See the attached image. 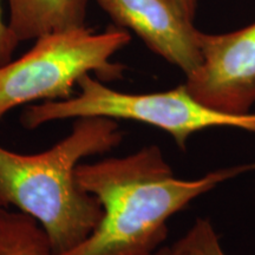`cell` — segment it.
<instances>
[{
	"mask_svg": "<svg viewBox=\"0 0 255 255\" xmlns=\"http://www.w3.org/2000/svg\"><path fill=\"white\" fill-rule=\"evenodd\" d=\"M130 40V32L117 26L102 32L83 26L39 37L25 55L0 66V122L18 107L69 100L87 75L102 82L121 79L126 68L113 58Z\"/></svg>",
	"mask_w": 255,
	"mask_h": 255,
	"instance_id": "cell-3",
	"label": "cell"
},
{
	"mask_svg": "<svg viewBox=\"0 0 255 255\" xmlns=\"http://www.w3.org/2000/svg\"><path fill=\"white\" fill-rule=\"evenodd\" d=\"M0 255H55L45 231L31 216L0 207Z\"/></svg>",
	"mask_w": 255,
	"mask_h": 255,
	"instance_id": "cell-8",
	"label": "cell"
},
{
	"mask_svg": "<svg viewBox=\"0 0 255 255\" xmlns=\"http://www.w3.org/2000/svg\"><path fill=\"white\" fill-rule=\"evenodd\" d=\"M255 170V162L219 169L196 180L174 175L157 145L123 157L82 162L76 177L100 201L101 221L81 244L60 255H149L168 235L167 222L219 184Z\"/></svg>",
	"mask_w": 255,
	"mask_h": 255,
	"instance_id": "cell-1",
	"label": "cell"
},
{
	"mask_svg": "<svg viewBox=\"0 0 255 255\" xmlns=\"http://www.w3.org/2000/svg\"><path fill=\"white\" fill-rule=\"evenodd\" d=\"M115 26L131 31L186 77L202 62V32L169 0H95Z\"/></svg>",
	"mask_w": 255,
	"mask_h": 255,
	"instance_id": "cell-6",
	"label": "cell"
},
{
	"mask_svg": "<svg viewBox=\"0 0 255 255\" xmlns=\"http://www.w3.org/2000/svg\"><path fill=\"white\" fill-rule=\"evenodd\" d=\"M169 1L173 2L184 17L194 21L197 9V0H169Z\"/></svg>",
	"mask_w": 255,
	"mask_h": 255,
	"instance_id": "cell-12",
	"label": "cell"
},
{
	"mask_svg": "<svg viewBox=\"0 0 255 255\" xmlns=\"http://www.w3.org/2000/svg\"><path fill=\"white\" fill-rule=\"evenodd\" d=\"M9 30L19 43L87 26L90 0H7Z\"/></svg>",
	"mask_w": 255,
	"mask_h": 255,
	"instance_id": "cell-7",
	"label": "cell"
},
{
	"mask_svg": "<svg viewBox=\"0 0 255 255\" xmlns=\"http://www.w3.org/2000/svg\"><path fill=\"white\" fill-rule=\"evenodd\" d=\"M18 45L19 41L12 33V31L9 30L7 19L4 17L1 0H0V66L12 60V57H13V53Z\"/></svg>",
	"mask_w": 255,
	"mask_h": 255,
	"instance_id": "cell-10",
	"label": "cell"
},
{
	"mask_svg": "<svg viewBox=\"0 0 255 255\" xmlns=\"http://www.w3.org/2000/svg\"><path fill=\"white\" fill-rule=\"evenodd\" d=\"M182 240L191 255H227L219 235L207 219H197Z\"/></svg>",
	"mask_w": 255,
	"mask_h": 255,
	"instance_id": "cell-9",
	"label": "cell"
},
{
	"mask_svg": "<svg viewBox=\"0 0 255 255\" xmlns=\"http://www.w3.org/2000/svg\"><path fill=\"white\" fill-rule=\"evenodd\" d=\"M77 88L69 100L25 107L20 117L23 127L37 129L55 121L83 117L135 121L168 132L182 149L191 135L210 128L255 132V114L238 115L214 109L194 97L184 84L167 91L128 94L109 88L94 75H87Z\"/></svg>",
	"mask_w": 255,
	"mask_h": 255,
	"instance_id": "cell-4",
	"label": "cell"
},
{
	"mask_svg": "<svg viewBox=\"0 0 255 255\" xmlns=\"http://www.w3.org/2000/svg\"><path fill=\"white\" fill-rule=\"evenodd\" d=\"M122 139L116 120L83 117L43 152L19 154L0 146V207L36 220L55 255L65 253L90 235L103 214L100 201L79 186L76 169Z\"/></svg>",
	"mask_w": 255,
	"mask_h": 255,
	"instance_id": "cell-2",
	"label": "cell"
},
{
	"mask_svg": "<svg viewBox=\"0 0 255 255\" xmlns=\"http://www.w3.org/2000/svg\"><path fill=\"white\" fill-rule=\"evenodd\" d=\"M149 255H191L188 247L184 244L182 239L175 242L173 246H164L159 247L158 250L152 252Z\"/></svg>",
	"mask_w": 255,
	"mask_h": 255,
	"instance_id": "cell-11",
	"label": "cell"
},
{
	"mask_svg": "<svg viewBox=\"0 0 255 255\" xmlns=\"http://www.w3.org/2000/svg\"><path fill=\"white\" fill-rule=\"evenodd\" d=\"M202 62L186 77L200 102L229 114L251 113L255 103V21L221 34L201 33Z\"/></svg>",
	"mask_w": 255,
	"mask_h": 255,
	"instance_id": "cell-5",
	"label": "cell"
}]
</instances>
